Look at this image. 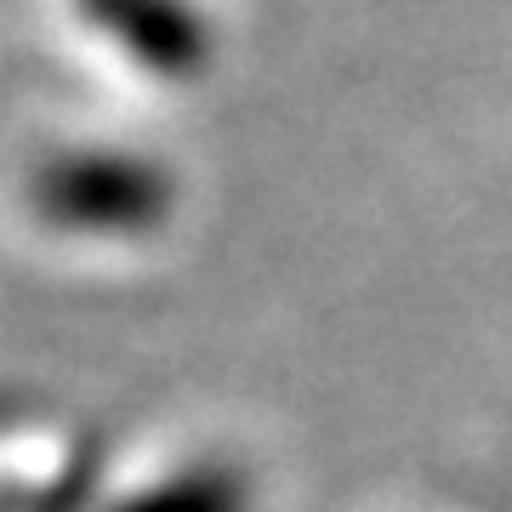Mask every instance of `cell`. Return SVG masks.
I'll use <instances>...</instances> for the list:
<instances>
[{
  "label": "cell",
  "instance_id": "obj_1",
  "mask_svg": "<svg viewBox=\"0 0 512 512\" xmlns=\"http://www.w3.org/2000/svg\"><path fill=\"white\" fill-rule=\"evenodd\" d=\"M165 200L160 171L126 154H69L40 171V205L69 228H148Z\"/></svg>",
  "mask_w": 512,
  "mask_h": 512
},
{
  "label": "cell",
  "instance_id": "obj_2",
  "mask_svg": "<svg viewBox=\"0 0 512 512\" xmlns=\"http://www.w3.org/2000/svg\"><path fill=\"white\" fill-rule=\"evenodd\" d=\"M86 12L160 74H188L205 57V29L183 0H86Z\"/></svg>",
  "mask_w": 512,
  "mask_h": 512
}]
</instances>
